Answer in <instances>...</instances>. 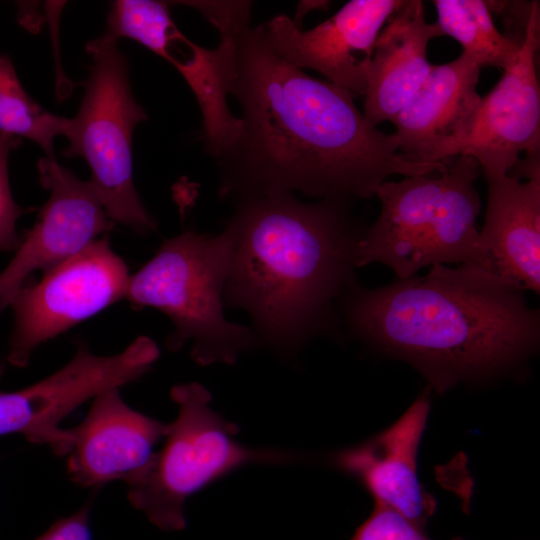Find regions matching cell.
<instances>
[{
	"label": "cell",
	"mask_w": 540,
	"mask_h": 540,
	"mask_svg": "<svg viewBox=\"0 0 540 540\" xmlns=\"http://www.w3.org/2000/svg\"><path fill=\"white\" fill-rule=\"evenodd\" d=\"M86 50L92 66L80 108L66 120L64 155L86 161L91 170L88 181L114 223L148 234L156 229V222L136 191L132 161L133 132L147 114L132 94L127 62L117 41L103 34Z\"/></svg>",
	"instance_id": "52a82bcc"
},
{
	"label": "cell",
	"mask_w": 540,
	"mask_h": 540,
	"mask_svg": "<svg viewBox=\"0 0 540 540\" xmlns=\"http://www.w3.org/2000/svg\"><path fill=\"white\" fill-rule=\"evenodd\" d=\"M129 279L124 260L104 235L46 270L38 282L26 283L10 304L8 362L27 366L42 343L125 299Z\"/></svg>",
	"instance_id": "ba28073f"
},
{
	"label": "cell",
	"mask_w": 540,
	"mask_h": 540,
	"mask_svg": "<svg viewBox=\"0 0 540 540\" xmlns=\"http://www.w3.org/2000/svg\"><path fill=\"white\" fill-rule=\"evenodd\" d=\"M91 501L77 512L56 520L35 540H93L90 528Z\"/></svg>",
	"instance_id": "603a6c76"
},
{
	"label": "cell",
	"mask_w": 540,
	"mask_h": 540,
	"mask_svg": "<svg viewBox=\"0 0 540 540\" xmlns=\"http://www.w3.org/2000/svg\"><path fill=\"white\" fill-rule=\"evenodd\" d=\"M345 200L306 203L279 193L235 201L224 306L246 311L258 343L279 354L317 334L350 283L363 232Z\"/></svg>",
	"instance_id": "7a4b0ae2"
},
{
	"label": "cell",
	"mask_w": 540,
	"mask_h": 540,
	"mask_svg": "<svg viewBox=\"0 0 540 540\" xmlns=\"http://www.w3.org/2000/svg\"><path fill=\"white\" fill-rule=\"evenodd\" d=\"M402 0H351L310 30L280 14L261 24L272 50L291 65L312 69L331 83L365 94L376 39Z\"/></svg>",
	"instance_id": "7c38bea8"
},
{
	"label": "cell",
	"mask_w": 540,
	"mask_h": 540,
	"mask_svg": "<svg viewBox=\"0 0 540 540\" xmlns=\"http://www.w3.org/2000/svg\"><path fill=\"white\" fill-rule=\"evenodd\" d=\"M140 376V360L133 350L100 356L80 343L73 358L43 380L17 391L0 390V436L22 434L29 442L47 444L57 456H66L69 432L60 423L100 392Z\"/></svg>",
	"instance_id": "9c48e42d"
},
{
	"label": "cell",
	"mask_w": 540,
	"mask_h": 540,
	"mask_svg": "<svg viewBox=\"0 0 540 540\" xmlns=\"http://www.w3.org/2000/svg\"><path fill=\"white\" fill-rule=\"evenodd\" d=\"M437 22L425 19L420 0L404 1L380 31L371 57L364 116L373 125L391 121L421 87L433 65L431 39L443 36Z\"/></svg>",
	"instance_id": "e0dca14e"
},
{
	"label": "cell",
	"mask_w": 540,
	"mask_h": 540,
	"mask_svg": "<svg viewBox=\"0 0 540 540\" xmlns=\"http://www.w3.org/2000/svg\"><path fill=\"white\" fill-rule=\"evenodd\" d=\"M479 172L474 158L459 155L438 176L384 181L375 192L380 214L356 244L355 267L383 263L399 279L430 265L473 267L480 212L474 183Z\"/></svg>",
	"instance_id": "277c9868"
},
{
	"label": "cell",
	"mask_w": 540,
	"mask_h": 540,
	"mask_svg": "<svg viewBox=\"0 0 540 540\" xmlns=\"http://www.w3.org/2000/svg\"><path fill=\"white\" fill-rule=\"evenodd\" d=\"M350 540H430L421 529L395 510L375 503L369 517ZM452 540H465L454 537Z\"/></svg>",
	"instance_id": "44dd1931"
},
{
	"label": "cell",
	"mask_w": 540,
	"mask_h": 540,
	"mask_svg": "<svg viewBox=\"0 0 540 540\" xmlns=\"http://www.w3.org/2000/svg\"><path fill=\"white\" fill-rule=\"evenodd\" d=\"M539 12V2L533 1L516 58L481 98L467 132L451 149L449 159L470 156L483 173L508 174L522 152L539 154L540 87L535 66Z\"/></svg>",
	"instance_id": "30bf717a"
},
{
	"label": "cell",
	"mask_w": 540,
	"mask_h": 540,
	"mask_svg": "<svg viewBox=\"0 0 540 540\" xmlns=\"http://www.w3.org/2000/svg\"><path fill=\"white\" fill-rule=\"evenodd\" d=\"M433 4L443 34L457 40L480 67L504 70L514 61L521 42L498 31L486 1L434 0Z\"/></svg>",
	"instance_id": "ac0fdd59"
},
{
	"label": "cell",
	"mask_w": 540,
	"mask_h": 540,
	"mask_svg": "<svg viewBox=\"0 0 540 540\" xmlns=\"http://www.w3.org/2000/svg\"><path fill=\"white\" fill-rule=\"evenodd\" d=\"M353 329L409 362L437 391L497 373L534 348L538 313L520 291L471 266L433 265L424 276L355 290Z\"/></svg>",
	"instance_id": "3957f363"
},
{
	"label": "cell",
	"mask_w": 540,
	"mask_h": 540,
	"mask_svg": "<svg viewBox=\"0 0 540 540\" xmlns=\"http://www.w3.org/2000/svg\"><path fill=\"white\" fill-rule=\"evenodd\" d=\"M66 117L49 113L24 90L11 59L0 54V133L27 138L46 157L54 156V139L63 135Z\"/></svg>",
	"instance_id": "d6986e66"
},
{
	"label": "cell",
	"mask_w": 540,
	"mask_h": 540,
	"mask_svg": "<svg viewBox=\"0 0 540 540\" xmlns=\"http://www.w3.org/2000/svg\"><path fill=\"white\" fill-rule=\"evenodd\" d=\"M429 392L427 388L384 431L333 458L336 467L359 479L375 503L424 530L437 507L417 475L418 450L430 411Z\"/></svg>",
	"instance_id": "5bb4252c"
},
{
	"label": "cell",
	"mask_w": 540,
	"mask_h": 540,
	"mask_svg": "<svg viewBox=\"0 0 540 540\" xmlns=\"http://www.w3.org/2000/svg\"><path fill=\"white\" fill-rule=\"evenodd\" d=\"M168 429L169 423L126 404L118 387L106 389L93 398L82 422L68 428L67 474L83 488L127 483L151 462Z\"/></svg>",
	"instance_id": "4fadbf2b"
},
{
	"label": "cell",
	"mask_w": 540,
	"mask_h": 540,
	"mask_svg": "<svg viewBox=\"0 0 540 540\" xmlns=\"http://www.w3.org/2000/svg\"><path fill=\"white\" fill-rule=\"evenodd\" d=\"M488 198L473 266L520 292L540 290V177L485 172Z\"/></svg>",
	"instance_id": "9a60e30c"
},
{
	"label": "cell",
	"mask_w": 540,
	"mask_h": 540,
	"mask_svg": "<svg viewBox=\"0 0 540 540\" xmlns=\"http://www.w3.org/2000/svg\"><path fill=\"white\" fill-rule=\"evenodd\" d=\"M20 143L19 137L0 133V251H16L22 239L16 222L24 210L13 199L8 179L9 155Z\"/></svg>",
	"instance_id": "7402d4cb"
},
{
	"label": "cell",
	"mask_w": 540,
	"mask_h": 540,
	"mask_svg": "<svg viewBox=\"0 0 540 540\" xmlns=\"http://www.w3.org/2000/svg\"><path fill=\"white\" fill-rule=\"evenodd\" d=\"M178 406L163 447L136 477L128 481L127 498L162 531L186 527L188 497L230 472L250 464H292L295 451L252 448L234 439L239 427L210 408L212 396L196 382L174 386Z\"/></svg>",
	"instance_id": "8992f818"
},
{
	"label": "cell",
	"mask_w": 540,
	"mask_h": 540,
	"mask_svg": "<svg viewBox=\"0 0 540 540\" xmlns=\"http://www.w3.org/2000/svg\"><path fill=\"white\" fill-rule=\"evenodd\" d=\"M38 172L50 195L14 257L0 272V314L34 272H45L76 254L115 224L91 183L58 164L55 157H42Z\"/></svg>",
	"instance_id": "8fae6325"
},
{
	"label": "cell",
	"mask_w": 540,
	"mask_h": 540,
	"mask_svg": "<svg viewBox=\"0 0 540 540\" xmlns=\"http://www.w3.org/2000/svg\"><path fill=\"white\" fill-rule=\"evenodd\" d=\"M176 28L167 2L117 0L111 6L104 34L116 41L132 39L161 57Z\"/></svg>",
	"instance_id": "ffe728a7"
},
{
	"label": "cell",
	"mask_w": 540,
	"mask_h": 540,
	"mask_svg": "<svg viewBox=\"0 0 540 540\" xmlns=\"http://www.w3.org/2000/svg\"><path fill=\"white\" fill-rule=\"evenodd\" d=\"M232 252L228 228L218 235L187 231L166 239L128 282L125 299L137 308L160 310L171 320L166 348L175 352L191 341V358L200 366L234 364L258 344L251 327L224 315Z\"/></svg>",
	"instance_id": "5b68a950"
},
{
	"label": "cell",
	"mask_w": 540,
	"mask_h": 540,
	"mask_svg": "<svg viewBox=\"0 0 540 540\" xmlns=\"http://www.w3.org/2000/svg\"><path fill=\"white\" fill-rule=\"evenodd\" d=\"M480 69L464 52L449 63L433 65L418 91L391 120L402 155L424 164L449 160L481 101L476 89Z\"/></svg>",
	"instance_id": "2e32d148"
},
{
	"label": "cell",
	"mask_w": 540,
	"mask_h": 540,
	"mask_svg": "<svg viewBox=\"0 0 540 540\" xmlns=\"http://www.w3.org/2000/svg\"><path fill=\"white\" fill-rule=\"evenodd\" d=\"M225 87L241 107L232 144L217 158L218 196L234 201L279 193L369 198L392 175L428 176L399 152L394 133L373 126L353 94L313 78L277 55L260 25L218 30Z\"/></svg>",
	"instance_id": "6da1fadb"
}]
</instances>
